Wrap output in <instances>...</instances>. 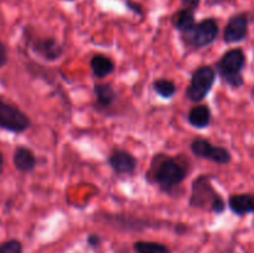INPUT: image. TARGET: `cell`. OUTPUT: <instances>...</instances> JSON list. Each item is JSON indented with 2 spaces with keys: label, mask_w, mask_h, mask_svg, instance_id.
Returning a JSON list of instances; mask_svg holds the SVG:
<instances>
[{
  "label": "cell",
  "mask_w": 254,
  "mask_h": 253,
  "mask_svg": "<svg viewBox=\"0 0 254 253\" xmlns=\"http://www.w3.org/2000/svg\"><path fill=\"white\" fill-rule=\"evenodd\" d=\"M135 253H171L168 246L153 241H138L133 245Z\"/></svg>",
  "instance_id": "d6986e66"
},
{
  "label": "cell",
  "mask_w": 254,
  "mask_h": 253,
  "mask_svg": "<svg viewBox=\"0 0 254 253\" xmlns=\"http://www.w3.org/2000/svg\"><path fill=\"white\" fill-rule=\"evenodd\" d=\"M87 243H88L91 247H97V246L101 245V237H99V235H97V233H91V235H88V237H87Z\"/></svg>",
  "instance_id": "cb8c5ba5"
},
{
  "label": "cell",
  "mask_w": 254,
  "mask_h": 253,
  "mask_svg": "<svg viewBox=\"0 0 254 253\" xmlns=\"http://www.w3.org/2000/svg\"><path fill=\"white\" fill-rule=\"evenodd\" d=\"M31 119L15 104L0 98V129L12 134H22L31 128Z\"/></svg>",
  "instance_id": "52a82bcc"
},
{
  "label": "cell",
  "mask_w": 254,
  "mask_h": 253,
  "mask_svg": "<svg viewBox=\"0 0 254 253\" xmlns=\"http://www.w3.org/2000/svg\"><path fill=\"white\" fill-rule=\"evenodd\" d=\"M89 67H91L92 74L94 78L103 79L112 74L116 69V63L109 56L104 54H96L89 60Z\"/></svg>",
  "instance_id": "2e32d148"
},
{
  "label": "cell",
  "mask_w": 254,
  "mask_h": 253,
  "mask_svg": "<svg viewBox=\"0 0 254 253\" xmlns=\"http://www.w3.org/2000/svg\"><path fill=\"white\" fill-rule=\"evenodd\" d=\"M247 64V56L240 47L230 49L216 61L215 69L223 82L231 88H241L245 86L243 71Z\"/></svg>",
  "instance_id": "3957f363"
},
{
  "label": "cell",
  "mask_w": 254,
  "mask_h": 253,
  "mask_svg": "<svg viewBox=\"0 0 254 253\" xmlns=\"http://www.w3.org/2000/svg\"><path fill=\"white\" fill-rule=\"evenodd\" d=\"M220 35V25L215 17H206L195 22L180 34V41L186 49L202 50L216 42Z\"/></svg>",
  "instance_id": "277c9868"
},
{
  "label": "cell",
  "mask_w": 254,
  "mask_h": 253,
  "mask_svg": "<svg viewBox=\"0 0 254 253\" xmlns=\"http://www.w3.org/2000/svg\"><path fill=\"white\" fill-rule=\"evenodd\" d=\"M180 1L183 2L184 7H189L193 11H196L201 5V0H180Z\"/></svg>",
  "instance_id": "603a6c76"
},
{
  "label": "cell",
  "mask_w": 254,
  "mask_h": 253,
  "mask_svg": "<svg viewBox=\"0 0 254 253\" xmlns=\"http://www.w3.org/2000/svg\"><path fill=\"white\" fill-rule=\"evenodd\" d=\"M0 253H22V243L16 238L0 243Z\"/></svg>",
  "instance_id": "ffe728a7"
},
{
  "label": "cell",
  "mask_w": 254,
  "mask_h": 253,
  "mask_svg": "<svg viewBox=\"0 0 254 253\" xmlns=\"http://www.w3.org/2000/svg\"><path fill=\"white\" fill-rule=\"evenodd\" d=\"M99 218L111 227L126 232H140L149 228H160L166 225V222L151 218H141L126 213H99Z\"/></svg>",
  "instance_id": "8992f818"
},
{
  "label": "cell",
  "mask_w": 254,
  "mask_h": 253,
  "mask_svg": "<svg viewBox=\"0 0 254 253\" xmlns=\"http://www.w3.org/2000/svg\"><path fill=\"white\" fill-rule=\"evenodd\" d=\"M216 79H217V72L215 67L210 64H202L197 67L191 73L190 83L185 91L186 99L195 104L203 102L210 94L212 87L215 86Z\"/></svg>",
  "instance_id": "5b68a950"
},
{
  "label": "cell",
  "mask_w": 254,
  "mask_h": 253,
  "mask_svg": "<svg viewBox=\"0 0 254 253\" xmlns=\"http://www.w3.org/2000/svg\"><path fill=\"white\" fill-rule=\"evenodd\" d=\"M227 207L231 212L238 217H243L250 213H254V193L238 192L230 195L227 200Z\"/></svg>",
  "instance_id": "5bb4252c"
},
{
  "label": "cell",
  "mask_w": 254,
  "mask_h": 253,
  "mask_svg": "<svg viewBox=\"0 0 254 253\" xmlns=\"http://www.w3.org/2000/svg\"><path fill=\"white\" fill-rule=\"evenodd\" d=\"M252 98H253V101H254V87H253V89H252Z\"/></svg>",
  "instance_id": "484cf974"
},
{
  "label": "cell",
  "mask_w": 254,
  "mask_h": 253,
  "mask_svg": "<svg viewBox=\"0 0 254 253\" xmlns=\"http://www.w3.org/2000/svg\"><path fill=\"white\" fill-rule=\"evenodd\" d=\"M190 150L196 158L212 161L218 165H228L232 161L230 150L221 145H215L208 139L196 136L190 143Z\"/></svg>",
  "instance_id": "9c48e42d"
},
{
  "label": "cell",
  "mask_w": 254,
  "mask_h": 253,
  "mask_svg": "<svg viewBox=\"0 0 254 253\" xmlns=\"http://www.w3.org/2000/svg\"><path fill=\"white\" fill-rule=\"evenodd\" d=\"M188 122L191 126L196 129L208 128L212 122V111L207 104H195L189 111Z\"/></svg>",
  "instance_id": "9a60e30c"
},
{
  "label": "cell",
  "mask_w": 254,
  "mask_h": 253,
  "mask_svg": "<svg viewBox=\"0 0 254 253\" xmlns=\"http://www.w3.org/2000/svg\"><path fill=\"white\" fill-rule=\"evenodd\" d=\"M107 163L117 175H133L138 168V159L126 149L116 148L108 154Z\"/></svg>",
  "instance_id": "8fae6325"
},
{
  "label": "cell",
  "mask_w": 254,
  "mask_h": 253,
  "mask_svg": "<svg viewBox=\"0 0 254 253\" xmlns=\"http://www.w3.org/2000/svg\"><path fill=\"white\" fill-rule=\"evenodd\" d=\"M153 89L158 96L164 99H171L178 92L175 82L169 78H156L153 82Z\"/></svg>",
  "instance_id": "ac0fdd59"
},
{
  "label": "cell",
  "mask_w": 254,
  "mask_h": 253,
  "mask_svg": "<svg viewBox=\"0 0 254 253\" xmlns=\"http://www.w3.org/2000/svg\"><path fill=\"white\" fill-rule=\"evenodd\" d=\"M94 108L99 112L108 111L118 101V93L111 83L98 82L93 86Z\"/></svg>",
  "instance_id": "7c38bea8"
},
{
  "label": "cell",
  "mask_w": 254,
  "mask_h": 253,
  "mask_svg": "<svg viewBox=\"0 0 254 253\" xmlns=\"http://www.w3.org/2000/svg\"><path fill=\"white\" fill-rule=\"evenodd\" d=\"M4 166H5V158L2 151L0 150V176H1L2 173H4Z\"/></svg>",
  "instance_id": "d4e9b609"
},
{
  "label": "cell",
  "mask_w": 254,
  "mask_h": 253,
  "mask_svg": "<svg viewBox=\"0 0 254 253\" xmlns=\"http://www.w3.org/2000/svg\"><path fill=\"white\" fill-rule=\"evenodd\" d=\"M66 1H74V0H66Z\"/></svg>",
  "instance_id": "4316f807"
},
{
  "label": "cell",
  "mask_w": 254,
  "mask_h": 253,
  "mask_svg": "<svg viewBox=\"0 0 254 253\" xmlns=\"http://www.w3.org/2000/svg\"><path fill=\"white\" fill-rule=\"evenodd\" d=\"M25 44L35 56L46 62L59 61L64 54V47L54 36L25 35Z\"/></svg>",
  "instance_id": "ba28073f"
},
{
  "label": "cell",
  "mask_w": 254,
  "mask_h": 253,
  "mask_svg": "<svg viewBox=\"0 0 254 253\" xmlns=\"http://www.w3.org/2000/svg\"><path fill=\"white\" fill-rule=\"evenodd\" d=\"M250 15L247 12H238L232 15L223 29V42L227 45H233L245 41L250 34Z\"/></svg>",
  "instance_id": "30bf717a"
},
{
  "label": "cell",
  "mask_w": 254,
  "mask_h": 253,
  "mask_svg": "<svg viewBox=\"0 0 254 253\" xmlns=\"http://www.w3.org/2000/svg\"><path fill=\"white\" fill-rule=\"evenodd\" d=\"M170 21L173 24L174 29L181 34V32L186 31L190 29L193 24L196 22L195 19V11L189 7H181V9L176 10L170 17Z\"/></svg>",
  "instance_id": "e0dca14e"
},
{
  "label": "cell",
  "mask_w": 254,
  "mask_h": 253,
  "mask_svg": "<svg viewBox=\"0 0 254 253\" xmlns=\"http://www.w3.org/2000/svg\"><path fill=\"white\" fill-rule=\"evenodd\" d=\"M190 169L188 161L181 156H173L166 153H156L150 159L145 180L155 186L165 195H176L180 186L188 178Z\"/></svg>",
  "instance_id": "6da1fadb"
},
{
  "label": "cell",
  "mask_w": 254,
  "mask_h": 253,
  "mask_svg": "<svg viewBox=\"0 0 254 253\" xmlns=\"http://www.w3.org/2000/svg\"><path fill=\"white\" fill-rule=\"evenodd\" d=\"M7 62H9V52H7L5 44L0 39V69L4 68L7 64Z\"/></svg>",
  "instance_id": "7402d4cb"
},
{
  "label": "cell",
  "mask_w": 254,
  "mask_h": 253,
  "mask_svg": "<svg viewBox=\"0 0 254 253\" xmlns=\"http://www.w3.org/2000/svg\"><path fill=\"white\" fill-rule=\"evenodd\" d=\"M213 175L201 174L191 183L189 206L202 211H210L215 215H222L227 208V202L212 185Z\"/></svg>",
  "instance_id": "7a4b0ae2"
},
{
  "label": "cell",
  "mask_w": 254,
  "mask_h": 253,
  "mask_svg": "<svg viewBox=\"0 0 254 253\" xmlns=\"http://www.w3.org/2000/svg\"><path fill=\"white\" fill-rule=\"evenodd\" d=\"M12 164L22 174H30L36 169L37 158L34 151L25 145H17L12 153Z\"/></svg>",
  "instance_id": "4fadbf2b"
},
{
  "label": "cell",
  "mask_w": 254,
  "mask_h": 253,
  "mask_svg": "<svg viewBox=\"0 0 254 253\" xmlns=\"http://www.w3.org/2000/svg\"><path fill=\"white\" fill-rule=\"evenodd\" d=\"M126 6L133 14L139 15V16H144V7L139 2L133 1V0H126Z\"/></svg>",
  "instance_id": "44dd1931"
}]
</instances>
